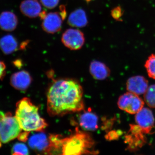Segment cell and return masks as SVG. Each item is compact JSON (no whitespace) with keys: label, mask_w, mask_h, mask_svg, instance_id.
<instances>
[{"label":"cell","mask_w":155,"mask_h":155,"mask_svg":"<svg viewBox=\"0 0 155 155\" xmlns=\"http://www.w3.org/2000/svg\"><path fill=\"white\" fill-rule=\"evenodd\" d=\"M83 91L80 83L71 78L55 80L47 95V111L51 116H62L84 109Z\"/></svg>","instance_id":"1"},{"label":"cell","mask_w":155,"mask_h":155,"mask_svg":"<svg viewBox=\"0 0 155 155\" xmlns=\"http://www.w3.org/2000/svg\"><path fill=\"white\" fill-rule=\"evenodd\" d=\"M15 116L23 131H42L48 126L45 119L40 116L38 107L28 98H23L17 103Z\"/></svg>","instance_id":"2"},{"label":"cell","mask_w":155,"mask_h":155,"mask_svg":"<svg viewBox=\"0 0 155 155\" xmlns=\"http://www.w3.org/2000/svg\"><path fill=\"white\" fill-rule=\"evenodd\" d=\"M62 155L97 154L92 149L94 145L93 140L88 134L76 129L74 134L62 138Z\"/></svg>","instance_id":"3"},{"label":"cell","mask_w":155,"mask_h":155,"mask_svg":"<svg viewBox=\"0 0 155 155\" xmlns=\"http://www.w3.org/2000/svg\"><path fill=\"white\" fill-rule=\"evenodd\" d=\"M22 130L16 116L0 111V142L5 143L18 137Z\"/></svg>","instance_id":"4"},{"label":"cell","mask_w":155,"mask_h":155,"mask_svg":"<svg viewBox=\"0 0 155 155\" xmlns=\"http://www.w3.org/2000/svg\"><path fill=\"white\" fill-rule=\"evenodd\" d=\"M117 104L120 110L136 114L143 107L144 103L138 95L128 91L119 97Z\"/></svg>","instance_id":"5"},{"label":"cell","mask_w":155,"mask_h":155,"mask_svg":"<svg viewBox=\"0 0 155 155\" xmlns=\"http://www.w3.org/2000/svg\"><path fill=\"white\" fill-rule=\"evenodd\" d=\"M61 40L63 44L69 49L78 50L83 46L85 38L84 34L81 31L69 28L63 33Z\"/></svg>","instance_id":"6"},{"label":"cell","mask_w":155,"mask_h":155,"mask_svg":"<svg viewBox=\"0 0 155 155\" xmlns=\"http://www.w3.org/2000/svg\"><path fill=\"white\" fill-rule=\"evenodd\" d=\"M28 145L31 149L38 152L52 154V147L49 136L45 133L36 134L31 136L28 140Z\"/></svg>","instance_id":"7"},{"label":"cell","mask_w":155,"mask_h":155,"mask_svg":"<svg viewBox=\"0 0 155 155\" xmlns=\"http://www.w3.org/2000/svg\"><path fill=\"white\" fill-rule=\"evenodd\" d=\"M129 133L125 136V143H128V148L131 150H135L141 147L146 140L144 131L138 125H130Z\"/></svg>","instance_id":"8"},{"label":"cell","mask_w":155,"mask_h":155,"mask_svg":"<svg viewBox=\"0 0 155 155\" xmlns=\"http://www.w3.org/2000/svg\"><path fill=\"white\" fill-rule=\"evenodd\" d=\"M135 120L145 134H149L155 124L154 116L152 111L147 108H143L136 114Z\"/></svg>","instance_id":"9"},{"label":"cell","mask_w":155,"mask_h":155,"mask_svg":"<svg viewBox=\"0 0 155 155\" xmlns=\"http://www.w3.org/2000/svg\"><path fill=\"white\" fill-rule=\"evenodd\" d=\"M62 19L58 12H51L47 14L42 22L41 27L43 30L48 33H57L61 30Z\"/></svg>","instance_id":"10"},{"label":"cell","mask_w":155,"mask_h":155,"mask_svg":"<svg viewBox=\"0 0 155 155\" xmlns=\"http://www.w3.org/2000/svg\"><path fill=\"white\" fill-rule=\"evenodd\" d=\"M148 87V81L146 78L140 75L130 78L126 83L127 91L137 95L144 94Z\"/></svg>","instance_id":"11"},{"label":"cell","mask_w":155,"mask_h":155,"mask_svg":"<svg viewBox=\"0 0 155 155\" xmlns=\"http://www.w3.org/2000/svg\"><path fill=\"white\" fill-rule=\"evenodd\" d=\"M31 76L25 70L14 73L11 76V84L14 88L20 91L26 90L31 84Z\"/></svg>","instance_id":"12"},{"label":"cell","mask_w":155,"mask_h":155,"mask_svg":"<svg viewBox=\"0 0 155 155\" xmlns=\"http://www.w3.org/2000/svg\"><path fill=\"white\" fill-rule=\"evenodd\" d=\"M90 72L94 79L104 80L110 75V71L107 66L97 61H92L90 65Z\"/></svg>","instance_id":"13"},{"label":"cell","mask_w":155,"mask_h":155,"mask_svg":"<svg viewBox=\"0 0 155 155\" xmlns=\"http://www.w3.org/2000/svg\"><path fill=\"white\" fill-rule=\"evenodd\" d=\"M20 10L26 17L36 18L41 11V7L36 0H25L20 4Z\"/></svg>","instance_id":"14"},{"label":"cell","mask_w":155,"mask_h":155,"mask_svg":"<svg viewBox=\"0 0 155 155\" xmlns=\"http://www.w3.org/2000/svg\"><path fill=\"white\" fill-rule=\"evenodd\" d=\"M79 124L84 130L94 131L98 127V118L95 114L87 111L80 115Z\"/></svg>","instance_id":"15"},{"label":"cell","mask_w":155,"mask_h":155,"mask_svg":"<svg viewBox=\"0 0 155 155\" xmlns=\"http://www.w3.org/2000/svg\"><path fill=\"white\" fill-rule=\"evenodd\" d=\"M18 18L14 13L4 11L0 14V28L5 31H12L17 28Z\"/></svg>","instance_id":"16"},{"label":"cell","mask_w":155,"mask_h":155,"mask_svg":"<svg viewBox=\"0 0 155 155\" xmlns=\"http://www.w3.org/2000/svg\"><path fill=\"white\" fill-rule=\"evenodd\" d=\"M68 24L72 27L82 28L88 24V20L85 11L78 9L71 13L67 21Z\"/></svg>","instance_id":"17"},{"label":"cell","mask_w":155,"mask_h":155,"mask_svg":"<svg viewBox=\"0 0 155 155\" xmlns=\"http://www.w3.org/2000/svg\"><path fill=\"white\" fill-rule=\"evenodd\" d=\"M18 42L16 39L11 35H8L0 39V48L5 54H10L18 48Z\"/></svg>","instance_id":"18"},{"label":"cell","mask_w":155,"mask_h":155,"mask_svg":"<svg viewBox=\"0 0 155 155\" xmlns=\"http://www.w3.org/2000/svg\"><path fill=\"white\" fill-rule=\"evenodd\" d=\"M144 100L149 107L155 108V84L148 87L144 94Z\"/></svg>","instance_id":"19"},{"label":"cell","mask_w":155,"mask_h":155,"mask_svg":"<svg viewBox=\"0 0 155 155\" xmlns=\"http://www.w3.org/2000/svg\"><path fill=\"white\" fill-rule=\"evenodd\" d=\"M145 67L150 78L155 79V54H152L146 61Z\"/></svg>","instance_id":"20"},{"label":"cell","mask_w":155,"mask_h":155,"mask_svg":"<svg viewBox=\"0 0 155 155\" xmlns=\"http://www.w3.org/2000/svg\"><path fill=\"white\" fill-rule=\"evenodd\" d=\"M12 153L13 155H28V147L24 143H17L13 146Z\"/></svg>","instance_id":"21"},{"label":"cell","mask_w":155,"mask_h":155,"mask_svg":"<svg viewBox=\"0 0 155 155\" xmlns=\"http://www.w3.org/2000/svg\"><path fill=\"white\" fill-rule=\"evenodd\" d=\"M123 11L120 6H117L111 10V15L112 17L116 21H122L121 19L123 14Z\"/></svg>","instance_id":"22"},{"label":"cell","mask_w":155,"mask_h":155,"mask_svg":"<svg viewBox=\"0 0 155 155\" xmlns=\"http://www.w3.org/2000/svg\"><path fill=\"white\" fill-rule=\"evenodd\" d=\"M60 0H41L43 5L48 9H53L58 5Z\"/></svg>","instance_id":"23"},{"label":"cell","mask_w":155,"mask_h":155,"mask_svg":"<svg viewBox=\"0 0 155 155\" xmlns=\"http://www.w3.org/2000/svg\"><path fill=\"white\" fill-rule=\"evenodd\" d=\"M6 74V66L5 63L0 60V79H2Z\"/></svg>","instance_id":"24"},{"label":"cell","mask_w":155,"mask_h":155,"mask_svg":"<svg viewBox=\"0 0 155 155\" xmlns=\"http://www.w3.org/2000/svg\"><path fill=\"white\" fill-rule=\"evenodd\" d=\"M59 8H60V14L61 15V18H62V20H64V19H66L67 15L66 6L64 5H61L60 6Z\"/></svg>","instance_id":"25"},{"label":"cell","mask_w":155,"mask_h":155,"mask_svg":"<svg viewBox=\"0 0 155 155\" xmlns=\"http://www.w3.org/2000/svg\"><path fill=\"white\" fill-rule=\"evenodd\" d=\"M30 132L27 131H22L18 136V138L19 140L21 141H27L28 138V135Z\"/></svg>","instance_id":"26"},{"label":"cell","mask_w":155,"mask_h":155,"mask_svg":"<svg viewBox=\"0 0 155 155\" xmlns=\"http://www.w3.org/2000/svg\"><path fill=\"white\" fill-rule=\"evenodd\" d=\"M119 137L118 134L117 132L115 131H111L109 132L107 135V138L110 140H112L116 139Z\"/></svg>","instance_id":"27"},{"label":"cell","mask_w":155,"mask_h":155,"mask_svg":"<svg viewBox=\"0 0 155 155\" xmlns=\"http://www.w3.org/2000/svg\"><path fill=\"white\" fill-rule=\"evenodd\" d=\"M47 15V14L46 11H43L41 12L39 15V16L41 19H42V20H43L46 17Z\"/></svg>","instance_id":"28"},{"label":"cell","mask_w":155,"mask_h":155,"mask_svg":"<svg viewBox=\"0 0 155 155\" xmlns=\"http://www.w3.org/2000/svg\"><path fill=\"white\" fill-rule=\"evenodd\" d=\"M85 1H86L87 3L90 2H91L92 0H85Z\"/></svg>","instance_id":"29"}]
</instances>
